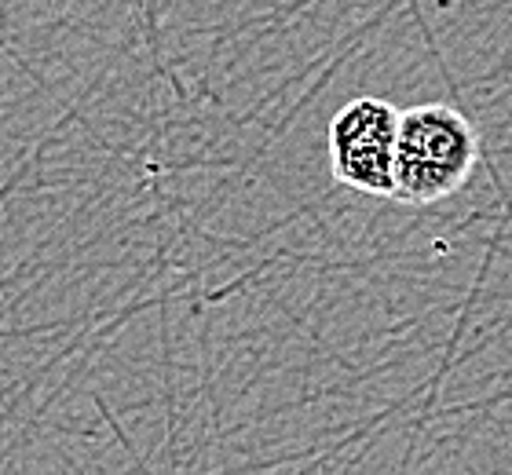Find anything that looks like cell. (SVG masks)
Masks as SVG:
<instances>
[{
  "label": "cell",
  "mask_w": 512,
  "mask_h": 475,
  "mask_svg": "<svg viewBox=\"0 0 512 475\" xmlns=\"http://www.w3.org/2000/svg\"><path fill=\"white\" fill-rule=\"evenodd\" d=\"M480 165V136L469 117L447 103H421L399 114L395 194L403 205H436L458 194Z\"/></svg>",
  "instance_id": "6da1fadb"
},
{
  "label": "cell",
  "mask_w": 512,
  "mask_h": 475,
  "mask_svg": "<svg viewBox=\"0 0 512 475\" xmlns=\"http://www.w3.org/2000/svg\"><path fill=\"white\" fill-rule=\"evenodd\" d=\"M399 114L403 110H395L381 95H359L333 114L326 147L337 183L370 198H392Z\"/></svg>",
  "instance_id": "7a4b0ae2"
}]
</instances>
